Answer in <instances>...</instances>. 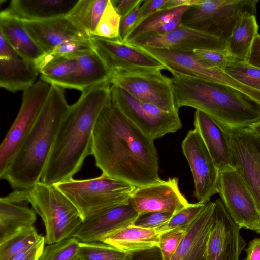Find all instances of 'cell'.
Instances as JSON below:
<instances>
[{"mask_svg": "<svg viewBox=\"0 0 260 260\" xmlns=\"http://www.w3.org/2000/svg\"><path fill=\"white\" fill-rule=\"evenodd\" d=\"M91 155L102 173L135 187L153 184L161 180L154 140L112 104L111 99L96 122Z\"/></svg>", "mask_w": 260, "mask_h": 260, "instance_id": "obj_1", "label": "cell"}, {"mask_svg": "<svg viewBox=\"0 0 260 260\" xmlns=\"http://www.w3.org/2000/svg\"><path fill=\"white\" fill-rule=\"evenodd\" d=\"M110 84L82 92L70 105L56 135L40 181L56 184L73 178L91 154L92 135L98 117L111 100Z\"/></svg>", "mask_w": 260, "mask_h": 260, "instance_id": "obj_2", "label": "cell"}, {"mask_svg": "<svg viewBox=\"0 0 260 260\" xmlns=\"http://www.w3.org/2000/svg\"><path fill=\"white\" fill-rule=\"evenodd\" d=\"M171 78L177 109L190 107L207 114L228 131L260 121V108L237 90L210 81L181 75Z\"/></svg>", "mask_w": 260, "mask_h": 260, "instance_id": "obj_3", "label": "cell"}, {"mask_svg": "<svg viewBox=\"0 0 260 260\" xmlns=\"http://www.w3.org/2000/svg\"><path fill=\"white\" fill-rule=\"evenodd\" d=\"M64 88L51 85L32 130L0 176L15 189L27 190L40 181L61 123L69 109Z\"/></svg>", "mask_w": 260, "mask_h": 260, "instance_id": "obj_4", "label": "cell"}, {"mask_svg": "<svg viewBox=\"0 0 260 260\" xmlns=\"http://www.w3.org/2000/svg\"><path fill=\"white\" fill-rule=\"evenodd\" d=\"M55 185L71 201L83 220L129 202L135 186L103 173L88 179L73 178Z\"/></svg>", "mask_w": 260, "mask_h": 260, "instance_id": "obj_5", "label": "cell"}, {"mask_svg": "<svg viewBox=\"0 0 260 260\" xmlns=\"http://www.w3.org/2000/svg\"><path fill=\"white\" fill-rule=\"evenodd\" d=\"M32 209L45 228V244L73 236L83 221L79 212L54 184L41 181L27 190Z\"/></svg>", "mask_w": 260, "mask_h": 260, "instance_id": "obj_6", "label": "cell"}, {"mask_svg": "<svg viewBox=\"0 0 260 260\" xmlns=\"http://www.w3.org/2000/svg\"><path fill=\"white\" fill-rule=\"evenodd\" d=\"M257 0H199L184 13L181 24L228 40L245 13H256Z\"/></svg>", "mask_w": 260, "mask_h": 260, "instance_id": "obj_7", "label": "cell"}, {"mask_svg": "<svg viewBox=\"0 0 260 260\" xmlns=\"http://www.w3.org/2000/svg\"><path fill=\"white\" fill-rule=\"evenodd\" d=\"M110 95L112 104L153 140L182 128L178 111H164L153 104L135 98L114 85L111 86Z\"/></svg>", "mask_w": 260, "mask_h": 260, "instance_id": "obj_8", "label": "cell"}, {"mask_svg": "<svg viewBox=\"0 0 260 260\" xmlns=\"http://www.w3.org/2000/svg\"><path fill=\"white\" fill-rule=\"evenodd\" d=\"M51 84L40 79L23 91L19 112L0 146V176L6 171L32 130L49 94Z\"/></svg>", "mask_w": 260, "mask_h": 260, "instance_id": "obj_9", "label": "cell"}, {"mask_svg": "<svg viewBox=\"0 0 260 260\" xmlns=\"http://www.w3.org/2000/svg\"><path fill=\"white\" fill-rule=\"evenodd\" d=\"M110 83L164 111H178L175 105L171 78L163 75L161 71H114Z\"/></svg>", "mask_w": 260, "mask_h": 260, "instance_id": "obj_10", "label": "cell"}, {"mask_svg": "<svg viewBox=\"0 0 260 260\" xmlns=\"http://www.w3.org/2000/svg\"><path fill=\"white\" fill-rule=\"evenodd\" d=\"M218 193L236 224L241 229L258 230L260 212L252 193L235 168L219 171Z\"/></svg>", "mask_w": 260, "mask_h": 260, "instance_id": "obj_11", "label": "cell"}, {"mask_svg": "<svg viewBox=\"0 0 260 260\" xmlns=\"http://www.w3.org/2000/svg\"><path fill=\"white\" fill-rule=\"evenodd\" d=\"M181 147L192 172L193 196L198 203L206 204L218 193L219 170L196 129L188 132Z\"/></svg>", "mask_w": 260, "mask_h": 260, "instance_id": "obj_12", "label": "cell"}, {"mask_svg": "<svg viewBox=\"0 0 260 260\" xmlns=\"http://www.w3.org/2000/svg\"><path fill=\"white\" fill-rule=\"evenodd\" d=\"M94 50L112 71L128 72L166 70L164 65L141 47L120 39L90 37Z\"/></svg>", "mask_w": 260, "mask_h": 260, "instance_id": "obj_13", "label": "cell"}, {"mask_svg": "<svg viewBox=\"0 0 260 260\" xmlns=\"http://www.w3.org/2000/svg\"><path fill=\"white\" fill-rule=\"evenodd\" d=\"M139 47L192 52L196 49L226 50V42L208 33L181 24L166 34L149 33L129 42Z\"/></svg>", "mask_w": 260, "mask_h": 260, "instance_id": "obj_14", "label": "cell"}, {"mask_svg": "<svg viewBox=\"0 0 260 260\" xmlns=\"http://www.w3.org/2000/svg\"><path fill=\"white\" fill-rule=\"evenodd\" d=\"M129 202L140 215L151 212L175 214L189 204L179 189L176 177L136 187L130 194Z\"/></svg>", "mask_w": 260, "mask_h": 260, "instance_id": "obj_15", "label": "cell"}, {"mask_svg": "<svg viewBox=\"0 0 260 260\" xmlns=\"http://www.w3.org/2000/svg\"><path fill=\"white\" fill-rule=\"evenodd\" d=\"M230 133L233 167L249 188L260 212V154L253 143L249 128Z\"/></svg>", "mask_w": 260, "mask_h": 260, "instance_id": "obj_16", "label": "cell"}, {"mask_svg": "<svg viewBox=\"0 0 260 260\" xmlns=\"http://www.w3.org/2000/svg\"><path fill=\"white\" fill-rule=\"evenodd\" d=\"M139 216L129 202L85 219L73 236L80 242H100L108 235L134 224Z\"/></svg>", "mask_w": 260, "mask_h": 260, "instance_id": "obj_17", "label": "cell"}, {"mask_svg": "<svg viewBox=\"0 0 260 260\" xmlns=\"http://www.w3.org/2000/svg\"><path fill=\"white\" fill-rule=\"evenodd\" d=\"M26 29L45 54L69 41H90V37L67 16L43 21H23Z\"/></svg>", "mask_w": 260, "mask_h": 260, "instance_id": "obj_18", "label": "cell"}, {"mask_svg": "<svg viewBox=\"0 0 260 260\" xmlns=\"http://www.w3.org/2000/svg\"><path fill=\"white\" fill-rule=\"evenodd\" d=\"M193 124L218 170L233 168L230 132L198 110L194 112Z\"/></svg>", "mask_w": 260, "mask_h": 260, "instance_id": "obj_19", "label": "cell"}, {"mask_svg": "<svg viewBox=\"0 0 260 260\" xmlns=\"http://www.w3.org/2000/svg\"><path fill=\"white\" fill-rule=\"evenodd\" d=\"M27 190L15 189L0 199V243L34 226L36 213L27 205Z\"/></svg>", "mask_w": 260, "mask_h": 260, "instance_id": "obj_20", "label": "cell"}, {"mask_svg": "<svg viewBox=\"0 0 260 260\" xmlns=\"http://www.w3.org/2000/svg\"><path fill=\"white\" fill-rule=\"evenodd\" d=\"M215 202H209L185 235L171 260H207L209 237L214 220Z\"/></svg>", "mask_w": 260, "mask_h": 260, "instance_id": "obj_21", "label": "cell"}, {"mask_svg": "<svg viewBox=\"0 0 260 260\" xmlns=\"http://www.w3.org/2000/svg\"><path fill=\"white\" fill-rule=\"evenodd\" d=\"M75 72L60 87L81 91L104 83H110L112 71L94 50L81 53Z\"/></svg>", "mask_w": 260, "mask_h": 260, "instance_id": "obj_22", "label": "cell"}, {"mask_svg": "<svg viewBox=\"0 0 260 260\" xmlns=\"http://www.w3.org/2000/svg\"><path fill=\"white\" fill-rule=\"evenodd\" d=\"M78 1L12 0L3 11L22 21H43L67 16Z\"/></svg>", "mask_w": 260, "mask_h": 260, "instance_id": "obj_23", "label": "cell"}, {"mask_svg": "<svg viewBox=\"0 0 260 260\" xmlns=\"http://www.w3.org/2000/svg\"><path fill=\"white\" fill-rule=\"evenodd\" d=\"M0 32L19 57L35 63L45 53L34 40L22 20L4 12L0 13Z\"/></svg>", "mask_w": 260, "mask_h": 260, "instance_id": "obj_24", "label": "cell"}, {"mask_svg": "<svg viewBox=\"0 0 260 260\" xmlns=\"http://www.w3.org/2000/svg\"><path fill=\"white\" fill-rule=\"evenodd\" d=\"M161 233L157 229H147L134 224L118 230L100 242L127 253L158 246Z\"/></svg>", "mask_w": 260, "mask_h": 260, "instance_id": "obj_25", "label": "cell"}, {"mask_svg": "<svg viewBox=\"0 0 260 260\" xmlns=\"http://www.w3.org/2000/svg\"><path fill=\"white\" fill-rule=\"evenodd\" d=\"M39 73L33 62L18 57L0 59V86L9 92L28 89L36 82Z\"/></svg>", "mask_w": 260, "mask_h": 260, "instance_id": "obj_26", "label": "cell"}, {"mask_svg": "<svg viewBox=\"0 0 260 260\" xmlns=\"http://www.w3.org/2000/svg\"><path fill=\"white\" fill-rule=\"evenodd\" d=\"M256 15L247 13L237 21L226 41L228 54L237 62H246L254 40L258 34Z\"/></svg>", "mask_w": 260, "mask_h": 260, "instance_id": "obj_27", "label": "cell"}, {"mask_svg": "<svg viewBox=\"0 0 260 260\" xmlns=\"http://www.w3.org/2000/svg\"><path fill=\"white\" fill-rule=\"evenodd\" d=\"M190 7L182 6L156 12L134 28L125 42H129L146 34H161L174 30L181 24L182 16Z\"/></svg>", "mask_w": 260, "mask_h": 260, "instance_id": "obj_28", "label": "cell"}, {"mask_svg": "<svg viewBox=\"0 0 260 260\" xmlns=\"http://www.w3.org/2000/svg\"><path fill=\"white\" fill-rule=\"evenodd\" d=\"M108 0H78L66 16L90 37L94 35Z\"/></svg>", "mask_w": 260, "mask_h": 260, "instance_id": "obj_29", "label": "cell"}, {"mask_svg": "<svg viewBox=\"0 0 260 260\" xmlns=\"http://www.w3.org/2000/svg\"><path fill=\"white\" fill-rule=\"evenodd\" d=\"M214 220L207 249V260H215L221 253L230 231L231 217L221 199L215 200Z\"/></svg>", "mask_w": 260, "mask_h": 260, "instance_id": "obj_30", "label": "cell"}, {"mask_svg": "<svg viewBox=\"0 0 260 260\" xmlns=\"http://www.w3.org/2000/svg\"><path fill=\"white\" fill-rule=\"evenodd\" d=\"M82 52L53 60L40 71V79L51 85L59 86L76 70L78 56Z\"/></svg>", "mask_w": 260, "mask_h": 260, "instance_id": "obj_31", "label": "cell"}, {"mask_svg": "<svg viewBox=\"0 0 260 260\" xmlns=\"http://www.w3.org/2000/svg\"><path fill=\"white\" fill-rule=\"evenodd\" d=\"M44 237L38 233L34 226L14 235L0 243V260H11Z\"/></svg>", "mask_w": 260, "mask_h": 260, "instance_id": "obj_32", "label": "cell"}, {"mask_svg": "<svg viewBox=\"0 0 260 260\" xmlns=\"http://www.w3.org/2000/svg\"><path fill=\"white\" fill-rule=\"evenodd\" d=\"M78 256L83 260H131L132 255L102 242H80Z\"/></svg>", "mask_w": 260, "mask_h": 260, "instance_id": "obj_33", "label": "cell"}, {"mask_svg": "<svg viewBox=\"0 0 260 260\" xmlns=\"http://www.w3.org/2000/svg\"><path fill=\"white\" fill-rule=\"evenodd\" d=\"M80 242L72 236L47 244L39 260H73L78 256Z\"/></svg>", "mask_w": 260, "mask_h": 260, "instance_id": "obj_34", "label": "cell"}, {"mask_svg": "<svg viewBox=\"0 0 260 260\" xmlns=\"http://www.w3.org/2000/svg\"><path fill=\"white\" fill-rule=\"evenodd\" d=\"M94 50L91 41H69L55 47L36 63L39 71L53 60L70 54Z\"/></svg>", "mask_w": 260, "mask_h": 260, "instance_id": "obj_35", "label": "cell"}, {"mask_svg": "<svg viewBox=\"0 0 260 260\" xmlns=\"http://www.w3.org/2000/svg\"><path fill=\"white\" fill-rule=\"evenodd\" d=\"M121 17L108 0L94 35L108 39H120L119 28ZM121 40V39H120Z\"/></svg>", "mask_w": 260, "mask_h": 260, "instance_id": "obj_36", "label": "cell"}, {"mask_svg": "<svg viewBox=\"0 0 260 260\" xmlns=\"http://www.w3.org/2000/svg\"><path fill=\"white\" fill-rule=\"evenodd\" d=\"M223 71L242 84L260 91L259 68L235 61Z\"/></svg>", "mask_w": 260, "mask_h": 260, "instance_id": "obj_37", "label": "cell"}, {"mask_svg": "<svg viewBox=\"0 0 260 260\" xmlns=\"http://www.w3.org/2000/svg\"><path fill=\"white\" fill-rule=\"evenodd\" d=\"M206 204L189 203L187 206L174 214L166 224L157 229L160 232L161 235L176 230H186L200 214Z\"/></svg>", "mask_w": 260, "mask_h": 260, "instance_id": "obj_38", "label": "cell"}, {"mask_svg": "<svg viewBox=\"0 0 260 260\" xmlns=\"http://www.w3.org/2000/svg\"><path fill=\"white\" fill-rule=\"evenodd\" d=\"M240 228L231 218L230 231L219 256L215 260H239L246 243L240 232Z\"/></svg>", "mask_w": 260, "mask_h": 260, "instance_id": "obj_39", "label": "cell"}, {"mask_svg": "<svg viewBox=\"0 0 260 260\" xmlns=\"http://www.w3.org/2000/svg\"><path fill=\"white\" fill-rule=\"evenodd\" d=\"M192 53L199 60L209 68L224 70L236 61L228 54L226 50L196 49Z\"/></svg>", "mask_w": 260, "mask_h": 260, "instance_id": "obj_40", "label": "cell"}, {"mask_svg": "<svg viewBox=\"0 0 260 260\" xmlns=\"http://www.w3.org/2000/svg\"><path fill=\"white\" fill-rule=\"evenodd\" d=\"M186 230H176L166 233L161 236L158 247L163 260H171L183 239Z\"/></svg>", "mask_w": 260, "mask_h": 260, "instance_id": "obj_41", "label": "cell"}, {"mask_svg": "<svg viewBox=\"0 0 260 260\" xmlns=\"http://www.w3.org/2000/svg\"><path fill=\"white\" fill-rule=\"evenodd\" d=\"M174 214L163 212H151L140 215L134 225L147 229H158L166 224Z\"/></svg>", "mask_w": 260, "mask_h": 260, "instance_id": "obj_42", "label": "cell"}, {"mask_svg": "<svg viewBox=\"0 0 260 260\" xmlns=\"http://www.w3.org/2000/svg\"><path fill=\"white\" fill-rule=\"evenodd\" d=\"M167 1L144 0L141 5V10L133 29L149 16L156 12L162 10Z\"/></svg>", "mask_w": 260, "mask_h": 260, "instance_id": "obj_43", "label": "cell"}, {"mask_svg": "<svg viewBox=\"0 0 260 260\" xmlns=\"http://www.w3.org/2000/svg\"><path fill=\"white\" fill-rule=\"evenodd\" d=\"M141 4L136 7L126 15L121 18L119 28L120 39L125 42L127 37L134 28L138 19Z\"/></svg>", "mask_w": 260, "mask_h": 260, "instance_id": "obj_44", "label": "cell"}, {"mask_svg": "<svg viewBox=\"0 0 260 260\" xmlns=\"http://www.w3.org/2000/svg\"><path fill=\"white\" fill-rule=\"evenodd\" d=\"M45 238L11 260H39L45 247Z\"/></svg>", "mask_w": 260, "mask_h": 260, "instance_id": "obj_45", "label": "cell"}, {"mask_svg": "<svg viewBox=\"0 0 260 260\" xmlns=\"http://www.w3.org/2000/svg\"><path fill=\"white\" fill-rule=\"evenodd\" d=\"M143 0H111V3L118 14L123 17L136 7L143 3Z\"/></svg>", "mask_w": 260, "mask_h": 260, "instance_id": "obj_46", "label": "cell"}, {"mask_svg": "<svg viewBox=\"0 0 260 260\" xmlns=\"http://www.w3.org/2000/svg\"><path fill=\"white\" fill-rule=\"evenodd\" d=\"M131 260H163L159 248L157 247L132 252Z\"/></svg>", "mask_w": 260, "mask_h": 260, "instance_id": "obj_47", "label": "cell"}, {"mask_svg": "<svg viewBox=\"0 0 260 260\" xmlns=\"http://www.w3.org/2000/svg\"><path fill=\"white\" fill-rule=\"evenodd\" d=\"M19 56L12 46L0 32V59L8 60Z\"/></svg>", "mask_w": 260, "mask_h": 260, "instance_id": "obj_48", "label": "cell"}, {"mask_svg": "<svg viewBox=\"0 0 260 260\" xmlns=\"http://www.w3.org/2000/svg\"><path fill=\"white\" fill-rule=\"evenodd\" d=\"M246 63L260 68V35L259 34L254 40Z\"/></svg>", "mask_w": 260, "mask_h": 260, "instance_id": "obj_49", "label": "cell"}, {"mask_svg": "<svg viewBox=\"0 0 260 260\" xmlns=\"http://www.w3.org/2000/svg\"><path fill=\"white\" fill-rule=\"evenodd\" d=\"M246 257L243 260H260V238L252 240L245 249Z\"/></svg>", "mask_w": 260, "mask_h": 260, "instance_id": "obj_50", "label": "cell"}, {"mask_svg": "<svg viewBox=\"0 0 260 260\" xmlns=\"http://www.w3.org/2000/svg\"><path fill=\"white\" fill-rule=\"evenodd\" d=\"M199 2V0H168L162 9H171L182 6H192Z\"/></svg>", "mask_w": 260, "mask_h": 260, "instance_id": "obj_51", "label": "cell"}, {"mask_svg": "<svg viewBox=\"0 0 260 260\" xmlns=\"http://www.w3.org/2000/svg\"><path fill=\"white\" fill-rule=\"evenodd\" d=\"M250 136L253 141V143L260 154V137L252 132L250 129Z\"/></svg>", "mask_w": 260, "mask_h": 260, "instance_id": "obj_52", "label": "cell"}, {"mask_svg": "<svg viewBox=\"0 0 260 260\" xmlns=\"http://www.w3.org/2000/svg\"><path fill=\"white\" fill-rule=\"evenodd\" d=\"M249 128L254 134L260 137V121L251 125Z\"/></svg>", "mask_w": 260, "mask_h": 260, "instance_id": "obj_53", "label": "cell"}, {"mask_svg": "<svg viewBox=\"0 0 260 260\" xmlns=\"http://www.w3.org/2000/svg\"><path fill=\"white\" fill-rule=\"evenodd\" d=\"M73 260H83V259L81 257H80L79 256H78L76 258H75Z\"/></svg>", "mask_w": 260, "mask_h": 260, "instance_id": "obj_54", "label": "cell"}, {"mask_svg": "<svg viewBox=\"0 0 260 260\" xmlns=\"http://www.w3.org/2000/svg\"><path fill=\"white\" fill-rule=\"evenodd\" d=\"M256 232L257 233H259L260 234V225L259 226V228H258V230L256 231Z\"/></svg>", "mask_w": 260, "mask_h": 260, "instance_id": "obj_55", "label": "cell"}]
</instances>
